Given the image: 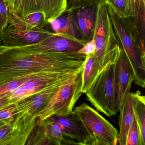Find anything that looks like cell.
Here are the masks:
<instances>
[{
	"label": "cell",
	"instance_id": "cell-10",
	"mask_svg": "<svg viewBox=\"0 0 145 145\" xmlns=\"http://www.w3.org/2000/svg\"><path fill=\"white\" fill-rule=\"evenodd\" d=\"M79 70L70 72L52 71L47 72L40 77L30 80L15 90L8 93L9 103H15L22 101L62 79L74 75Z\"/></svg>",
	"mask_w": 145,
	"mask_h": 145
},
{
	"label": "cell",
	"instance_id": "cell-20",
	"mask_svg": "<svg viewBox=\"0 0 145 145\" xmlns=\"http://www.w3.org/2000/svg\"><path fill=\"white\" fill-rule=\"evenodd\" d=\"M120 16L131 18L135 16L136 0H103Z\"/></svg>",
	"mask_w": 145,
	"mask_h": 145
},
{
	"label": "cell",
	"instance_id": "cell-11",
	"mask_svg": "<svg viewBox=\"0 0 145 145\" xmlns=\"http://www.w3.org/2000/svg\"><path fill=\"white\" fill-rule=\"evenodd\" d=\"M48 118L57 123L63 134L75 141L78 145H92L89 134L74 111L70 113L52 115Z\"/></svg>",
	"mask_w": 145,
	"mask_h": 145
},
{
	"label": "cell",
	"instance_id": "cell-27",
	"mask_svg": "<svg viewBox=\"0 0 145 145\" xmlns=\"http://www.w3.org/2000/svg\"><path fill=\"white\" fill-rule=\"evenodd\" d=\"M95 51V40L92 39L89 41H87L84 46L78 51V52L84 54L86 56L92 55Z\"/></svg>",
	"mask_w": 145,
	"mask_h": 145
},
{
	"label": "cell",
	"instance_id": "cell-28",
	"mask_svg": "<svg viewBox=\"0 0 145 145\" xmlns=\"http://www.w3.org/2000/svg\"><path fill=\"white\" fill-rule=\"evenodd\" d=\"M8 100V93L0 96V109L10 105Z\"/></svg>",
	"mask_w": 145,
	"mask_h": 145
},
{
	"label": "cell",
	"instance_id": "cell-29",
	"mask_svg": "<svg viewBox=\"0 0 145 145\" xmlns=\"http://www.w3.org/2000/svg\"><path fill=\"white\" fill-rule=\"evenodd\" d=\"M13 123V122H9V121L0 120V127L3 126V125L11 123Z\"/></svg>",
	"mask_w": 145,
	"mask_h": 145
},
{
	"label": "cell",
	"instance_id": "cell-21",
	"mask_svg": "<svg viewBox=\"0 0 145 145\" xmlns=\"http://www.w3.org/2000/svg\"><path fill=\"white\" fill-rule=\"evenodd\" d=\"M44 71L25 76H21L7 81L0 82V96L11 92L30 80L42 76L47 72Z\"/></svg>",
	"mask_w": 145,
	"mask_h": 145
},
{
	"label": "cell",
	"instance_id": "cell-18",
	"mask_svg": "<svg viewBox=\"0 0 145 145\" xmlns=\"http://www.w3.org/2000/svg\"><path fill=\"white\" fill-rule=\"evenodd\" d=\"M145 0H136L135 16L130 18L133 32L142 50L145 52Z\"/></svg>",
	"mask_w": 145,
	"mask_h": 145
},
{
	"label": "cell",
	"instance_id": "cell-1",
	"mask_svg": "<svg viewBox=\"0 0 145 145\" xmlns=\"http://www.w3.org/2000/svg\"><path fill=\"white\" fill-rule=\"evenodd\" d=\"M86 58L78 52H46L27 46L0 45V82L44 71H78Z\"/></svg>",
	"mask_w": 145,
	"mask_h": 145
},
{
	"label": "cell",
	"instance_id": "cell-4",
	"mask_svg": "<svg viewBox=\"0 0 145 145\" xmlns=\"http://www.w3.org/2000/svg\"><path fill=\"white\" fill-rule=\"evenodd\" d=\"M7 24L0 32V45L5 47L26 46L40 43L54 33L35 27L27 24L16 13L9 9Z\"/></svg>",
	"mask_w": 145,
	"mask_h": 145
},
{
	"label": "cell",
	"instance_id": "cell-17",
	"mask_svg": "<svg viewBox=\"0 0 145 145\" xmlns=\"http://www.w3.org/2000/svg\"><path fill=\"white\" fill-rule=\"evenodd\" d=\"M103 69L98 59L93 55L86 56L82 71V93L86 94L89 91Z\"/></svg>",
	"mask_w": 145,
	"mask_h": 145
},
{
	"label": "cell",
	"instance_id": "cell-13",
	"mask_svg": "<svg viewBox=\"0 0 145 145\" xmlns=\"http://www.w3.org/2000/svg\"><path fill=\"white\" fill-rule=\"evenodd\" d=\"M99 0H90L75 5L67 10L72 12L85 42L94 35Z\"/></svg>",
	"mask_w": 145,
	"mask_h": 145
},
{
	"label": "cell",
	"instance_id": "cell-8",
	"mask_svg": "<svg viewBox=\"0 0 145 145\" xmlns=\"http://www.w3.org/2000/svg\"><path fill=\"white\" fill-rule=\"evenodd\" d=\"M8 9L23 19L29 14L41 12L48 22L61 16L67 8L68 0H6Z\"/></svg>",
	"mask_w": 145,
	"mask_h": 145
},
{
	"label": "cell",
	"instance_id": "cell-6",
	"mask_svg": "<svg viewBox=\"0 0 145 145\" xmlns=\"http://www.w3.org/2000/svg\"><path fill=\"white\" fill-rule=\"evenodd\" d=\"M83 68L61 85L46 107L37 115L39 123L52 115L70 113L73 111L75 104L83 94Z\"/></svg>",
	"mask_w": 145,
	"mask_h": 145
},
{
	"label": "cell",
	"instance_id": "cell-16",
	"mask_svg": "<svg viewBox=\"0 0 145 145\" xmlns=\"http://www.w3.org/2000/svg\"><path fill=\"white\" fill-rule=\"evenodd\" d=\"M120 115L119 119V131L118 143L126 145L127 135L135 118L134 102L131 92L126 96L122 107L119 110Z\"/></svg>",
	"mask_w": 145,
	"mask_h": 145
},
{
	"label": "cell",
	"instance_id": "cell-15",
	"mask_svg": "<svg viewBox=\"0 0 145 145\" xmlns=\"http://www.w3.org/2000/svg\"><path fill=\"white\" fill-rule=\"evenodd\" d=\"M53 33L81 42H85L72 12L67 10L56 19L48 22Z\"/></svg>",
	"mask_w": 145,
	"mask_h": 145
},
{
	"label": "cell",
	"instance_id": "cell-3",
	"mask_svg": "<svg viewBox=\"0 0 145 145\" xmlns=\"http://www.w3.org/2000/svg\"><path fill=\"white\" fill-rule=\"evenodd\" d=\"M93 39L95 51L92 55L98 59L103 67L104 68L108 64L115 63L121 48L114 31L106 5L103 0L98 1Z\"/></svg>",
	"mask_w": 145,
	"mask_h": 145
},
{
	"label": "cell",
	"instance_id": "cell-2",
	"mask_svg": "<svg viewBox=\"0 0 145 145\" xmlns=\"http://www.w3.org/2000/svg\"><path fill=\"white\" fill-rule=\"evenodd\" d=\"M106 6L117 41L133 71L134 82L145 88V53L133 32L130 18L120 16L110 7Z\"/></svg>",
	"mask_w": 145,
	"mask_h": 145
},
{
	"label": "cell",
	"instance_id": "cell-23",
	"mask_svg": "<svg viewBox=\"0 0 145 145\" xmlns=\"http://www.w3.org/2000/svg\"><path fill=\"white\" fill-rule=\"evenodd\" d=\"M126 145H141L140 131L135 117L128 132Z\"/></svg>",
	"mask_w": 145,
	"mask_h": 145
},
{
	"label": "cell",
	"instance_id": "cell-14",
	"mask_svg": "<svg viewBox=\"0 0 145 145\" xmlns=\"http://www.w3.org/2000/svg\"><path fill=\"white\" fill-rule=\"evenodd\" d=\"M86 43L54 33L40 43L26 46L46 52H77Z\"/></svg>",
	"mask_w": 145,
	"mask_h": 145
},
{
	"label": "cell",
	"instance_id": "cell-9",
	"mask_svg": "<svg viewBox=\"0 0 145 145\" xmlns=\"http://www.w3.org/2000/svg\"><path fill=\"white\" fill-rule=\"evenodd\" d=\"M74 75L62 79L40 91L15 103L18 113L21 117L32 122L37 121V115L46 107L61 85Z\"/></svg>",
	"mask_w": 145,
	"mask_h": 145
},
{
	"label": "cell",
	"instance_id": "cell-25",
	"mask_svg": "<svg viewBox=\"0 0 145 145\" xmlns=\"http://www.w3.org/2000/svg\"><path fill=\"white\" fill-rule=\"evenodd\" d=\"M6 0H0V32L6 27L8 21L9 13Z\"/></svg>",
	"mask_w": 145,
	"mask_h": 145
},
{
	"label": "cell",
	"instance_id": "cell-12",
	"mask_svg": "<svg viewBox=\"0 0 145 145\" xmlns=\"http://www.w3.org/2000/svg\"><path fill=\"white\" fill-rule=\"evenodd\" d=\"M114 80L118 111L129 93L134 82L133 71L123 51L121 49L119 56L114 64Z\"/></svg>",
	"mask_w": 145,
	"mask_h": 145
},
{
	"label": "cell",
	"instance_id": "cell-7",
	"mask_svg": "<svg viewBox=\"0 0 145 145\" xmlns=\"http://www.w3.org/2000/svg\"><path fill=\"white\" fill-rule=\"evenodd\" d=\"M73 111L81 120L89 134L92 145H116L118 130L97 110L86 103L76 107Z\"/></svg>",
	"mask_w": 145,
	"mask_h": 145
},
{
	"label": "cell",
	"instance_id": "cell-24",
	"mask_svg": "<svg viewBox=\"0 0 145 145\" xmlns=\"http://www.w3.org/2000/svg\"><path fill=\"white\" fill-rule=\"evenodd\" d=\"M17 114V110L16 104L12 103L0 109V120L13 122Z\"/></svg>",
	"mask_w": 145,
	"mask_h": 145
},
{
	"label": "cell",
	"instance_id": "cell-19",
	"mask_svg": "<svg viewBox=\"0 0 145 145\" xmlns=\"http://www.w3.org/2000/svg\"><path fill=\"white\" fill-rule=\"evenodd\" d=\"M134 113L140 131L141 145H145V97L139 91L132 92Z\"/></svg>",
	"mask_w": 145,
	"mask_h": 145
},
{
	"label": "cell",
	"instance_id": "cell-22",
	"mask_svg": "<svg viewBox=\"0 0 145 145\" xmlns=\"http://www.w3.org/2000/svg\"><path fill=\"white\" fill-rule=\"evenodd\" d=\"M23 19L30 26L39 28L43 29L45 25L48 24L44 15L41 12L31 13Z\"/></svg>",
	"mask_w": 145,
	"mask_h": 145
},
{
	"label": "cell",
	"instance_id": "cell-26",
	"mask_svg": "<svg viewBox=\"0 0 145 145\" xmlns=\"http://www.w3.org/2000/svg\"><path fill=\"white\" fill-rule=\"evenodd\" d=\"M12 123L0 127V145H6L8 137L12 131Z\"/></svg>",
	"mask_w": 145,
	"mask_h": 145
},
{
	"label": "cell",
	"instance_id": "cell-5",
	"mask_svg": "<svg viewBox=\"0 0 145 145\" xmlns=\"http://www.w3.org/2000/svg\"><path fill=\"white\" fill-rule=\"evenodd\" d=\"M114 64H108L103 69L86 93L88 101L97 111L109 117L116 115L118 111L114 80Z\"/></svg>",
	"mask_w": 145,
	"mask_h": 145
}]
</instances>
